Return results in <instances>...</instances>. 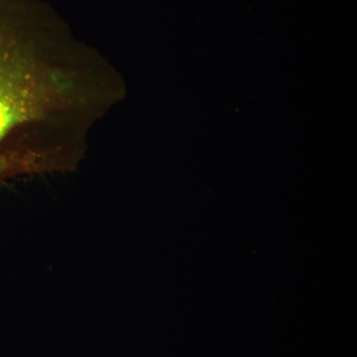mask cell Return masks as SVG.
<instances>
[{"mask_svg":"<svg viewBox=\"0 0 357 357\" xmlns=\"http://www.w3.org/2000/svg\"><path fill=\"white\" fill-rule=\"evenodd\" d=\"M0 0V182L72 166L115 103L107 59Z\"/></svg>","mask_w":357,"mask_h":357,"instance_id":"obj_1","label":"cell"}]
</instances>
